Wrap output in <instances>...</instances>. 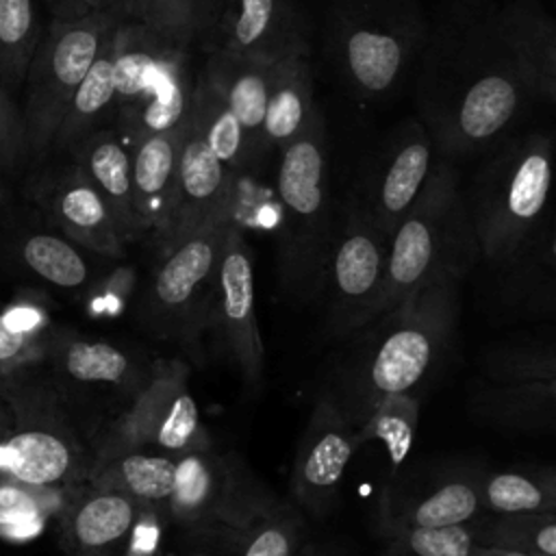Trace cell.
Returning <instances> with one entry per match:
<instances>
[{
  "label": "cell",
  "instance_id": "obj_35",
  "mask_svg": "<svg viewBox=\"0 0 556 556\" xmlns=\"http://www.w3.org/2000/svg\"><path fill=\"white\" fill-rule=\"evenodd\" d=\"M482 508L493 515L556 510V484L552 473L495 471L480 478Z\"/></svg>",
  "mask_w": 556,
  "mask_h": 556
},
{
  "label": "cell",
  "instance_id": "obj_4",
  "mask_svg": "<svg viewBox=\"0 0 556 556\" xmlns=\"http://www.w3.org/2000/svg\"><path fill=\"white\" fill-rule=\"evenodd\" d=\"M552 185V139L510 135L491 148L465 193L478 252L493 265L517 261L532 241Z\"/></svg>",
  "mask_w": 556,
  "mask_h": 556
},
{
  "label": "cell",
  "instance_id": "obj_50",
  "mask_svg": "<svg viewBox=\"0 0 556 556\" xmlns=\"http://www.w3.org/2000/svg\"><path fill=\"white\" fill-rule=\"evenodd\" d=\"M195 556H202V554H195Z\"/></svg>",
  "mask_w": 556,
  "mask_h": 556
},
{
  "label": "cell",
  "instance_id": "obj_40",
  "mask_svg": "<svg viewBox=\"0 0 556 556\" xmlns=\"http://www.w3.org/2000/svg\"><path fill=\"white\" fill-rule=\"evenodd\" d=\"M302 534L300 513L282 502L239 530L230 541L237 547V556H300Z\"/></svg>",
  "mask_w": 556,
  "mask_h": 556
},
{
  "label": "cell",
  "instance_id": "obj_14",
  "mask_svg": "<svg viewBox=\"0 0 556 556\" xmlns=\"http://www.w3.org/2000/svg\"><path fill=\"white\" fill-rule=\"evenodd\" d=\"M96 450L72 424L48 408L41 417L0 434V478L28 486L70 489L93 469Z\"/></svg>",
  "mask_w": 556,
  "mask_h": 556
},
{
  "label": "cell",
  "instance_id": "obj_37",
  "mask_svg": "<svg viewBox=\"0 0 556 556\" xmlns=\"http://www.w3.org/2000/svg\"><path fill=\"white\" fill-rule=\"evenodd\" d=\"M476 545L506 547L528 556H556V510L495 515L482 530L476 528Z\"/></svg>",
  "mask_w": 556,
  "mask_h": 556
},
{
  "label": "cell",
  "instance_id": "obj_46",
  "mask_svg": "<svg viewBox=\"0 0 556 556\" xmlns=\"http://www.w3.org/2000/svg\"><path fill=\"white\" fill-rule=\"evenodd\" d=\"M469 556H528L515 549H506V547H491V545H476L471 549Z\"/></svg>",
  "mask_w": 556,
  "mask_h": 556
},
{
  "label": "cell",
  "instance_id": "obj_43",
  "mask_svg": "<svg viewBox=\"0 0 556 556\" xmlns=\"http://www.w3.org/2000/svg\"><path fill=\"white\" fill-rule=\"evenodd\" d=\"M50 341L35 326L0 313V376H9L48 352Z\"/></svg>",
  "mask_w": 556,
  "mask_h": 556
},
{
  "label": "cell",
  "instance_id": "obj_29",
  "mask_svg": "<svg viewBox=\"0 0 556 556\" xmlns=\"http://www.w3.org/2000/svg\"><path fill=\"white\" fill-rule=\"evenodd\" d=\"M119 24V22H117ZM115 30V28H113ZM111 35L102 43L87 74L78 83L65 115L52 137V148L72 152L83 139L96 130L111 126L115 113V87H113V56H111Z\"/></svg>",
  "mask_w": 556,
  "mask_h": 556
},
{
  "label": "cell",
  "instance_id": "obj_2",
  "mask_svg": "<svg viewBox=\"0 0 556 556\" xmlns=\"http://www.w3.org/2000/svg\"><path fill=\"white\" fill-rule=\"evenodd\" d=\"M280 204L278 287L295 304L321 295L324 267L337 211L330 189V150L321 111L308 128L280 150L276 169Z\"/></svg>",
  "mask_w": 556,
  "mask_h": 556
},
{
  "label": "cell",
  "instance_id": "obj_6",
  "mask_svg": "<svg viewBox=\"0 0 556 556\" xmlns=\"http://www.w3.org/2000/svg\"><path fill=\"white\" fill-rule=\"evenodd\" d=\"M458 274H441L402 306L380 315L354 374L356 424L387 395L413 391L441 356L454 321Z\"/></svg>",
  "mask_w": 556,
  "mask_h": 556
},
{
  "label": "cell",
  "instance_id": "obj_17",
  "mask_svg": "<svg viewBox=\"0 0 556 556\" xmlns=\"http://www.w3.org/2000/svg\"><path fill=\"white\" fill-rule=\"evenodd\" d=\"M33 200L56 232L91 254H124L126 241L122 239L109 206L74 161L41 178L33 187Z\"/></svg>",
  "mask_w": 556,
  "mask_h": 556
},
{
  "label": "cell",
  "instance_id": "obj_27",
  "mask_svg": "<svg viewBox=\"0 0 556 556\" xmlns=\"http://www.w3.org/2000/svg\"><path fill=\"white\" fill-rule=\"evenodd\" d=\"M48 354L56 374L74 384L126 387L135 393L146 376V371H137L135 361L122 348L102 339H56L50 341Z\"/></svg>",
  "mask_w": 556,
  "mask_h": 556
},
{
  "label": "cell",
  "instance_id": "obj_15",
  "mask_svg": "<svg viewBox=\"0 0 556 556\" xmlns=\"http://www.w3.org/2000/svg\"><path fill=\"white\" fill-rule=\"evenodd\" d=\"M356 447L354 421L334 395H321L311 410L291 467V495L300 508L315 517L332 508Z\"/></svg>",
  "mask_w": 556,
  "mask_h": 556
},
{
  "label": "cell",
  "instance_id": "obj_16",
  "mask_svg": "<svg viewBox=\"0 0 556 556\" xmlns=\"http://www.w3.org/2000/svg\"><path fill=\"white\" fill-rule=\"evenodd\" d=\"M200 43L206 54L269 61L308 48L298 0H219Z\"/></svg>",
  "mask_w": 556,
  "mask_h": 556
},
{
  "label": "cell",
  "instance_id": "obj_21",
  "mask_svg": "<svg viewBox=\"0 0 556 556\" xmlns=\"http://www.w3.org/2000/svg\"><path fill=\"white\" fill-rule=\"evenodd\" d=\"M143 504L89 486L65 506V541L74 556H124Z\"/></svg>",
  "mask_w": 556,
  "mask_h": 556
},
{
  "label": "cell",
  "instance_id": "obj_20",
  "mask_svg": "<svg viewBox=\"0 0 556 556\" xmlns=\"http://www.w3.org/2000/svg\"><path fill=\"white\" fill-rule=\"evenodd\" d=\"M189 119L172 130L150 135L130 150L132 202L139 222V232L159 241L176 191L178 156Z\"/></svg>",
  "mask_w": 556,
  "mask_h": 556
},
{
  "label": "cell",
  "instance_id": "obj_51",
  "mask_svg": "<svg viewBox=\"0 0 556 556\" xmlns=\"http://www.w3.org/2000/svg\"><path fill=\"white\" fill-rule=\"evenodd\" d=\"M119 7H122V0H119Z\"/></svg>",
  "mask_w": 556,
  "mask_h": 556
},
{
  "label": "cell",
  "instance_id": "obj_18",
  "mask_svg": "<svg viewBox=\"0 0 556 556\" xmlns=\"http://www.w3.org/2000/svg\"><path fill=\"white\" fill-rule=\"evenodd\" d=\"M235 178L237 174L202 143L189 124L180 146L172 211L156 241L161 252L189 237L226 206H232Z\"/></svg>",
  "mask_w": 556,
  "mask_h": 556
},
{
  "label": "cell",
  "instance_id": "obj_7",
  "mask_svg": "<svg viewBox=\"0 0 556 556\" xmlns=\"http://www.w3.org/2000/svg\"><path fill=\"white\" fill-rule=\"evenodd\" d=\"M211 447L189 389V367L180 358H156L146 371L128 408L104 430L96 460L119 452L180 458Z\"/></svg>",
  "mask_w": 556,
  "mask_h": 556
},
{
  "label": "cell",
  "instance_id": "obj_31",
  "mask_svg": "<svg viewBox=\"0 0 556 556\" xmlns=\"http://www.w3.org/2000/svg\"><path fill=\"white\" fill-rule=\"evenodd\" d=\"M189 124L202 143L232 174H239L256 161L248 135L228 109L224 96L202 74H198L193 83Z\"/></svg>",
  "mask_w": 556,
  "mask_h": 556
},
{
  "label": "cell",
  "instance_id": "obj_5",
  "mask_svg": "<svg viewBox=\"0 0 556 556\" xmlns=\"http://www.w3.org/2000/svg\"><path fill=\"white\" fill-rule=\"evenodd\" d=\"M478 252L460 176L437 159L428 180L389 237L380 315L415 298L441 274H463Z\"/></svg>",
  "mask_w": 556,
  "mask_h": 556
},
{
  "label": "cell",
  "instance_id": "obj_24",
  "mask_svg": "<svg viewBox=\"0 0 556 556\" xmlns=\"http://www.w3.org/2000/svg\"><path fill=\"white\" fill-rule=\"evenodd\" d=\"M506 37L526 70L539 104L556 98V26L539 0L500 2Z\"/></svg>",
  "mask_w": 556,
  "mask_h": 556
},
{
  "label": "cell",
  "instance_id": "obj_41",
  "mask_svg": "<svg viewBox=\"0 0 556 556\" xmlns=\"http://www.w3.org/2000/svg\"><path fill=\"white\" fill-rule=\"evenodd\" d=\"M389 547L382 556H469L476 547V526L384 528Z\"/></svg>",
  "mask_w": 556,
  "mask_h": 556
},
{
  "label": "cell",
  "instance_id": "obj_8",
  "mask_svg": "<svg viewBox=\"0 0 556 556\" xmlns=\"http://www.w3.org/2000/svg\"><path fill=\"white\" fill-rule=\"evenodd\" d=\"M122 17L117 11H106L80 22H50L24 78L26 104L22 119L28 156L41 159L52 148V137L78 83Z\"/></svg>",
  "mask_w": 556,
  "mask_h": 556
},
{
  "label": "cell",
  "instance_id": "obj_22",
  "mask_svg": "<svg viewBox=\"0 0 556 556\" xmlns=\"http://www.w3.org/2000/svg\"><path fill=\"white\" fill-rule=\"evenodd\" d=\"M311 48L295 50L278 59L271 67L265 115L261 126V154L282 150L295 137H300L313 117L317 104L313 96L311 74Z\"/></svg>",
  "mask_w": 556,
  "mask_h": 556
},
{
  "label": "cell",
  "instance_id": "obj_28",
  "mask_svg": "<svg viewBox=\"0 0 556 556\" xmlns=\"http://www.w3.org/2000/svg\"><path fill=\"white\" fill-rule=\"evenodd\" d=\"M176 480V460L161 454L119 452L98 458L87 478L89 486L119 491L165 515Z\"/></svg>",
  "mask_w": 556,
  "mask_h": 556
},
{
  "label": "cell",
  "instance_id": "obj_34",
  "mask_svg": "<svg viewBox=\"0 0 556 556\" xmlns=\"http://www.w3.org/2000/svg\"><path fill=\"white\" fill-rule=\"evenodd\" d=\"M419 419V402L413 391L393 393L376 402L356 426V443L380 441L387 447L393 469H397L413 445Z\"/></svg>",
  "mask_w": 556,
  "mask_h": 556
},
{
  "label": "cell",
  "instance_id": "obj_33",
  "mask_svg": "<svg viewBox=\"0 0 556 556\" xmlns=\"http://www.w3.org/2000/svg\"><path fill=\"white\" fill-rule=\"evenodd\" d=\"M482 510L480 478L460 476L437 484L419 500L387 513L384 528H447L471 523Z\"/></svg>",
  "mask_w": 556,
  "mask_h": 556
},
{
  "label": "cell",
  "instance_id": "obj_11",
  "mask_svg": "<svg viewBox=\"0 0 556 556\" xmlns=\"http://www.w3.org/2000/svg\"><path fill=\"white\" fill-rule=\"evenodd\" d=\"M232 206H226L189 237L161 252L141 306L152 332L161 337L191 334L208 319L215 289V271L224 239L232 224Z\"/></svg>",
  "mask_w": 556,
  "mask_h": 556
},
{
  "label": "cell",
  "instance_id": "obj_23",
  "mask_svg": "<svg viewBox=\"0 0 556 556\" xmlns=\"http://www.w3.org/2000/svg\"><path fill=\"white\" fill-rule=\"evenodd\" d=\"M70 154L93 189L102 195L122 239L126 243L141 239L132 202L130 150L117 130L113 126H104L83 139Z\"/></svg>",
  "mask_w": 556,
  "mask_h": 556
},
{
  "label": "cell",
  "instance_id": "obj_25",
  "mask_svg": "<svg viewBox=\"0 0 556 556\" xmlns=\"http://www.w3.org/2000/svg\"><path fill=\"white\" fill-rule=\"evenodd\" d=\"M274 63L276 61L269 59L208 52L206 63L200 72L224 96L228 109L248 135L256 161L261 156L258 139Z\"/></svg>",
  "mask_w": 556,
  "mask_h": 556
},
{
  "label": "cell",
  "instance_id": "obj_10",
  "mask_svg": "<svg viewBox=\"0 0 556 556\" xmlns=\"http://www.w3.org/2000/svg\"><path fill=\"white\" fill-rule=\"evenodd\" d=\"M389 237L365 208L345 193L324 267L321 293L332 334L356 332L380 317L387 282Z\"/></svg>",
  "mask_w": 556,
  "mask_h": 556
},
{
  "label": "cell",
  "instance_id": "obj_32",
  "mask_svg": "<svg viewBox=\"0 0 556 556\" xmlns=\"http://www.w3.org/2000/svg\"><path fill=\"white\" fill-rule=\"evenodd\" d=\"M15 254L28 274L59 289H83L93 278L91 252L56 230L22 232Z\"/></svg>",
  "mask_w": 556,
  "mask_h": 556
},
{
  "label": "cell",
  "instance_id": "obj_39",
  "mask_svg": "<svg viewBox=\"0 0 556 556\" xmlns=\"http://www.w3.org/2000/svg\"><path fill=\"white\" fill-rule=\"evenodd\" d=\"M122 13L189 48L208 24L206 0H122Z\"/></svg>",
  "mask_w": 556,
  "mask_h": 556
},
{
  "label": "cell",
  "instance_id": "obj_47",
  "mask_svg": "<svg viewBox=\"0 0 556 556\" xmlns=\"http://www.w3.org/2000/svg\"><path fill=\"white\" fill-rule=\"evenodd\" d=\"M7 424H9V408L0 404V434L7 430Z\"/></svg>",
  "mask_w": 556,
  "mask_h": 556
},
{
  "label": "cell",
  "instance_id": "obj_1",
  "mask_svg": "<svg viewBox=\"0 0 556 556\" xmlns=\"http://www.w3.org/2000/svg\"><path fill=\"white\" fill-rule=\"evenodd\" d=\"M413 67L417 119L437 159L491 150L539 104L493 0H445Z\"/></svg>",
  "mask_w": 556,
  "mask_h": 556
},
{
  "label": "cell",
  "instance_id": "obj_44",
  "mask_svg": "<svg viewBox=\"0 0 556 556\" xmlns=\"http://www.w3.org/2000/svg\"><path fill=\"white\" fill-rule=\"evenodd\" d=\"M28 156L24 119L0 83V174L15 172Z\"/></svg>",
  "mask_w": 556,
  "mask_h": 556
},
{
  "label": "cell",
  "instance_id": "obj_26",
  "mask_svg": "<svg viewBox=\"0 0 556 556\" xmlns=\"http://www.w3.org/2000/svg\"><path fill=\"white\" fill-rule=\"evenodd\" d=\"M195 76L189 56L176 63L150 91L113 115L111 126L132 150L141 139L182 126L189 119Z\"/></svg>",
  "mask_w": 556,
  "mask_h": 556
},
{
  "label": "cell",
  "instance_id": "obj_9",
  "mask_svg": "<svg viewBox=\"0 0 556 556\" xmlns=\"http://www.w3.org/2000/svg\"><path fill=\"white\" fill-rule=\"evenodd\" d=\"M278 504L282 502L243 460L208 447L176 458V480L165 515L187 530L230 539Z\"/></svg>",
  "mask_w": 556,
  "mask_h": 556
},
{
  "label": "cell",
  "instance_id": "obj_38",
  "mask_svg": "<svg viewBox=\"0 0 556 556\" xmlns=\"http://www.w3.org/2000/svg\"><path fill=\"white\" fill-rule=\"evenodd\" d=\"M65 489L28 486L0 478V536L26 541L48 521L50 513L61 510L59 493Z\"/></svg>",
  "mask_w": 556,
  "mask_h": 556
},
{
  "label": "cell",
  "instance_id": "obj_3",
  "mask_svg": "<svg viewBox=\"0 0 556 556\" xmlns=\"http://www.w3.org/2000/svg\"><path fill=\"white\" fill-rule=\"evenodd\" d=\"M428 22L421 0H332L326 59L354 100H384L415 65Z\"/></svg>",
  "mask_w": 556,
  "mask_h": 556
},
{
  "label": "cell",
  "instance_id": "obj_42",
  "mask_svg": "<svg viewBox=\"0 0 556 556\" xmlns=\"http://www.w3.org/2000/svg\"><path fill=\"white\" fill-rule=\"evenodd\" d=\"M486 376L491 382H532V380H554V345L552 341L515 343L506 345L486 358Z\"/></svg>",
  "mask_w": 556,
  "mask_h": 556
},
{
  "label": "cell",
  "instance_id": "obj_12",
  "mask_svg": "<svg viewBox=\"0 0 556 556\" xmlns=\"http://www.w3.org/2000/svg\"><path fill=\"white\" fill-rule=\"evenodd\" d=\"M434 163L437 154L426 126L417 117H406L363 154L348 193L365 208L382 235L391 237Z\"/></svg>",
  "mask_w": 556,
  "mask_h": 556
},
{
  "label": "cell",
  "instance_id": "obj_30",
  "mask_svg": "<svg viewBox=\"0 0 556 556\" xmlns=\"http://www.w3.org/2000/svg\"><path fill=\"white\" fill-rule=\"evenodd\" d=\"M473 413L489 424L515 430H552L556 417V380L493 382L478 389Z\"/></svg>",
  "mask_w": 556,
  "mask_h": 556
},
{
  "label": "cell",
  "instance_id": "obj_48",
  "mask_svg": "<svg viewBox=\"0 0 556 556\" xmlns=\"http://www.w3.org/2000/svg\"><path fill=\"white\" fill-rule=\"evenodd\" d=\"M7 200H9V189H7L4 180L0 178V208L7 204Z\"/></svg>",
  "mask_w": 556,
  "mask_h": 556
},
{
  "label": "cell",
  "instance_id": "obj_13",
  "mask_svg": "<svg viewBox=\"0 0 556 556\" xmlns=\"http://www.w3.org/2000/svg\"><path fill=\"white\" fill-rule=\"evenodd\" d=\"M208 324L226 356L239 369L248 389L263 384L265 345L254 308V271L250 245L237 222L230 224L222 245Z\"/></svg>",
  "mask_w": 556,
  "mask_h": 556
},
{
  "label": "cell",
  "instance_id": "obj_45",
  "mask_svg": "<svg viewBox=\"0 0 556 556\" xmlns=\"http://www.w3.org/2000/svg\"><path fill=\"white\" fill-rule=\"evenodd\" d=\"M52 20L56 22H80L96 13L117 11L122 13L119 0H48ZM124 15V13H122Z\"/></svg>",
  "mask_w": 556,
  "mask_h": 556
},
{
  "label": "cell",
  "instance_id": "obj_36",
  "mask_svg": "<svg viewBox=\"0 0 556 556\" xmlns=\"http://www.w3.org/2000/svg\"><path fill=\"white\" fill-rule=\"evenodd\" d=\"M41 39L33 0H0V83L17 89Z\"/></svg>",
  "mask_w": 556,
  "mask_h": 556
},
{
  "label": "cell",
  "instance_id": "obj_49",
  "mask_svg": "<svg viewBox=\"0 0 556 556\" xmlns=\"http://www.w3.org/2000/svg\"><path fill=\"white\" fill-rule=\"evenodd\" d=\"M217 4H219V0H206V9H208V22H211V17H213V13H215ZM206 26H208V24H206ZM204 30H206V28H204Z\"/></svg>",
  "mask_w": 556,
  "mask_h": 556
},
{
  "label": "cell",
  "instance_id": "obj_19",
  "mask_svg": "<svg viewBox=\"0 0 556 556\" xmlns=\"http://www.w3.org/2000/svg\"><path fill=\"white\" fill-rule=\"evenodd\" d=\"M111 56L117 113L150 91L176 63L187 59L189 46L141 22L122 17L111 37Z\"/></svg>",
  "mask_w": 556,
  "mask_h": 556
}]
</instances>
